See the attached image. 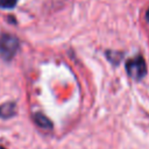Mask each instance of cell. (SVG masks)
<instances>
[{
	"instance_id": "6da1fadb",
	"label": "cell",
	"mask_w": 149,
	"mask_h": 149,
	"mask_svg": "<svg viewBox=\"0 0 149 149\" xmlns=\"http://www.w3.org/2000/svg\"><path fill=\"white\" fill-rule=\"evenodd\" d=\"M127 73L135 80L142 79L147 73V65L142 56H136L129 59L126 64Z\"/></svg>"
},
{
	"instance_id": "7a4b0ae2",
	"label": "cell",
	"mask_w": 149,
	"mask_h": 149,
	"mask_svg": "<svg viewBox=\"0 0 149 149\" xmlns=\"http://www.w3.org/2000/svg\"><path fill=\"white\" fill-rule=\"evenodd\" d=\"M19 49V41L12 35H2L0 37V56L5 59H10Z\"/></svg>"
},
{
	"instance_id": "3957f363",
	"label": "cell",
	"mask_w": 149,
	"mask_h": 149,
	"mask_svg": "<svg viewBox=\"0 0 149 149\" xmlns=\"http://www.w3.org/2000/svg\"><path fill=\"white\" fill-rule=\"evenodd\" d=\"M15 114V105L13 102H7L0 107V115L2 118H9Z\"/></svg>"
},
{
	"instance_id": "277c9868",
	"label": "cell",
	"mask_w": 149,
	"mask_h": 149,
	"mask_svg": "<svg viewBox=\"0 0 149 149\" xmlns=\"http://www.w3.org/2000/svg\"><path fill=\"white\" fill-rule=\"evenodd\" d=\"M17 1L19 0H0V8H5V9L13 8L17 3Z\"/></svg>"
},
{
	"instance_id": "5b68a950",
	"label": "cell",
	"mask_w": 149,
	"mask_h": 149,
	"mask_svg": "<svg viewBox=\"0 0 149 149\" xmlns=\"http://www.w3.org/2000/svg\"><path fill=\"white\" fill-rule=\"evenodd\" d=\"M35 120H36V123H38L40 126H42V127H47V126H51L50 125V122H49V120L45 118V116H43V115H41V114H37L36 116H35Z\"/></svg>"
},
{
	"instance_id": "8992f818",
	"label": "cell",
	"mask_w": 149,
	"mask_h": 149,
	"mask_svg": "<svg viewBox=\"0 0 149 149\" xmlns=\"http://www.w3.org/2000/svg\"><path fill=\"white\" fill-rule=\"evenodd\" d=\"M146 19H147V21L149 22V9L147 10V14H146Z\"/></svg>"
},
{
	"instance_id": "52a82bcc",
	"label": "cell",
	"mask_w": 149,
	"mask_h": 149,
	"mask_svg": "<svg viewBox=\"0 0 149 149\" xmlns=\"http://www.w3.org/2000/svg\"><path fill=\"white\" fill-rule=\"evenodd\" d=\"M0 149H3V148H1V147H0Z\"/></svg>"
}]
</instances>
